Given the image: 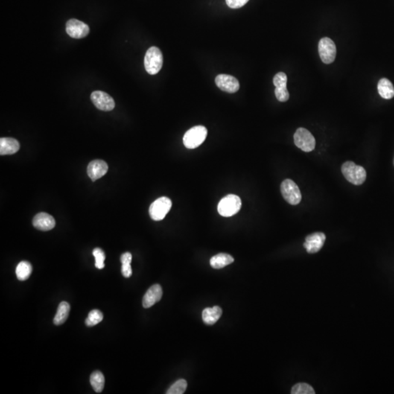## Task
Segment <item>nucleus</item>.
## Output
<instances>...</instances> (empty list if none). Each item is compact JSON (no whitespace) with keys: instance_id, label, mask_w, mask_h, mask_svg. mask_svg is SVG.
Wrapping results in <instances>:
<instances>
[{"instance_id":"obj_6","label":"nucleus","mask_w":394,"mask_h":394,"mask_svg":"<svg viewBox=\"0 0 394 394\" xmlns=\"http://www.w3.org/2000/svg\"><path fill=\"white\" fill-rule=\"evenodd\" d=\"M172 208V201L168 197H162L156 199L149 208V214L153 220H163Z\"/></svg>"},{"instance_id":"obj_18","label":"nucleus","mask_w":394,"mask_h":394,"mask_svg":"<svg viewBox=\"0 0 394 394\" xmlns=\"http://www.w3.org/2000/svg\"><path fill=\"white\" fill-rule=\"evenodd\" d=\"M377 90L380 97L390 100L394 97V87L392 82L387 78H382L377 85Z\"/></svg>"},{"instance_id":"obj_29","label":"nucleus","mask_w":394,"mask_h":394,"mask_svg":"<svg viewBox=\"0 0 394 394\" xmlns=\"http://www.w3.org/2000/svg\"><path fill=\"white\" fill-rule=\"evenodd\" d=\"M249 0H226V4L232 9L243 7Z\"/></svg>"},{"instance_id":"obj_17","label":"nucleus","mask_w":394,"mask_h":394,"mask_svg":"<svg viewBox=\"0 0 394 394\" xmlns=\"http://www.w3.org/2000/svg\"><path fill=\"white\" fill-rule=\"evenodd\" d=\"M222 309L218 306L208 307L202 312V320L207 325H214L220 319L222 316Z\"/></svg>"},{"instance_id":"obj_28","label":"nucleus","mask_w":394,"mask_h":394,"mask_svg":"<svg viewBox=\"0 0 394 394\" xmlns=\"http://www.w3.org/2000/svg\"><path fill=\"white\" fill-rule=\"evenodd\" d=\"M275 96L277 100L281 103H285L289 99V93L287 88H275Z\"/></svg>"},{"instance_id":"obj_8","label":"nucleus","mask_w":394,"mask_h":394,"mask_svg":"<svg viewBox=\"0 0 394 394\" xmlns=\"http://www.w3.org/2000/svg\"><path fill=\"white\" fill-rule=\"evenodd\" d=\"M319 52L321 59L323 63H332L337 55V48L332 39L328 37H323L319 41Z\"/></svg>"},{"instance_id":"obj_30","label":"nucleus","mask_w":394,"mask_h":394,"mask_svg":"<svg viewBox=\"0 0 394 394\" xmlns=\"http://www.w3.org/2000/svg\"><path fill=\"white\" fill-rule=\"evenodd\" d=\"M121 272H122L123 276L125 278H130L132 275V269L131 267V264H122L121 267Z\"/></svg>"},{"instance_id":"obj_10","label":"nucleus","mask_w":394,"mask_h":394,"mask_svg":"<svg viewBox=\"0 0 394 394\" xmlns=\"http://www.w3.org/2000/svg\"><path fill=\"white\" fill-rule=\"evenodd\" d=\"M91 100L94 106L100 110L111 111L115 107V102L112 97L102 91H95L91 94Z\"/></svg>"},{"instance_id":"obj_4","label":"nucleus","mask_w":394,"mask_h":394,"mask_svg":"<svg viewBox=\"0 0 394 394\" xmlns=\"http://www.w3.org/2000/svg\"><path fill=\"white\" fill-rule=\"evenodd\" d=\"M241 206V199L238 196L229 194L219 202L217 211L223 217H231L240 211Z\"/></svg>"},{"instance_id":"obj_16","label":"nucleus","mask_w":394,"mask_h":394,"mask_svg":"<svg viewBox=\"0 0 394 394\" xmlns=\"http://www.w3.org/2000/svg\"><path fill=\"white\" fill-rule=\"evenodd\" d=\"M20 144L18 141L13 138H2L0 139V154L12 155L18 151Z\"/></svg>"},{"instance_id":"obj_21","label":"nucleus","mask_w":394,"mask_h":394,"mask_svg":"<svg viewBox=\"0 0 394 394\" xmlns=\"http://www.w3.org/2000/svg\"><path fill=\"white\" fill-rule=\"evenodd\" d=\"M33 272V267L28 261H21L16 269V276L19 281H27Z\"/></svg>"},{"instance_id":"obj_2","label":"nucleus","mask_w":394,"mask_h":394,"mask_svg":"<svg viewBox=\"0 0 394 394\" xmlns=\"http://www.w3.org/2000/svg\"><path fill=\"white\" fill-rule=\"evenodd\" d=\"M144 68L150 74H156L161 71L163 65V56L161 50L153 46L146 52L144 59Z\"/></svg>"},{"instance_id":"obj_24","label":"nucleus","mask_w":394,"mask_h":394,"mask_svg":"<svg viewBox=\"0 0 394 394\" xmlns=\"http://www.w3.org/2000/svg\"><path fill=\"white\" fill-rule=\"evenodd\" d=\"M187 389V382L183 379L176 381L171 387L167 390V394H182L185 393Z\"/></svg>"},{"instance_id":"obj_15","label":"nucleus","mask_w":394,"mask_h":394,"mask_svg":"<svg viewBox=\"0 0 394 394\" xmlns=\"http://www.w3.org/2000/svg\"><path fill=\"white\" fill-rule=\"evenodd\" d=\"M162 288L161 286L156 284L152 286L146 292L143 299V306L144 308H150L155 304L161 300L162 297Z\"/></svg>"},{"instance_id":"obj_7","label":"nucleus","mask_w":394,"mask_h":394,"mask_svg":"<svg viewBox=\"0 0 394 394\" xmlns=\"http://www.w3.org/2000/svg\"><path fill=\"white\" fill-rule=\"evenodd\" d=\"M294 143L296 147L305 152H310L316 147V140L313 135L305 128H299L295 132Z\"/></svg>"},{"instance_id":"obj_22","label":"nucleus","mask_w":394,"mask_h":394,"mask_svg":"<svg viewBox=\"0 0 394 394\" xmlns=\"http://www.w3.org/2000/svg\"><path fill=\"white\" fill-rule=\"evenodd\" d=\"M105 377L103 374L100 371H96L93 372L90 377V383L94 392L97 393H101L104 389L105 386Z\"/></svg>"},{"instance_id":"obj_19","label":"nucleus","mask_w":394,"mask_h":394,"mask_svg":"<svg viewBox=\"0 0 394 394\" xmlns=\"http://www.w3.org/2000/svg\"><path fill=\"white\" fill-rule=\"evenodd\" d=\"M234 262V258L227 253H219L211 258V266L214 269H222Z\"/></svg>"},{"instance_id":"obj_31","label":"nucleus","mask_w":394,"mask_h":394,"mask_svg":"<svg viewBox=\"0 0 394 394\" xmlns=\"http://www.w3.org/2000/svg\"><path fill=\"white\" fill-rule=\"evenodd\" d=\"M132 260V255L130 252H126L123 253L121 256V261L122 264H131Z\"/></svg>"},{"instance_id":"obj_11","label":"nucleus","mask_w":394,"mask_h":394,"mask_svg":"<svg viewBox=\"0 0 394 394\" xmlns=\"http://www.w3.org/2000/svg\"><path fill=\"white\" fill-rule=\"evenodd\" d=\"M215 83L219 89L231 94L237 92L240 89V83L237 79L229 74H218L216 77Z\"/></svg>"},{"instance_id":"obj_13","label":"nucleus","mask_w":394,"mask_h":394,"mask_svg":"<svg viewBox=\"0 0 394 394\" xmlns=\"http://www.w3.org/2000/svg\"><path fill=\"white\" fill-rule=\"evenodd\" d=\"M108 165L106 161L103 160H94L91 161L88 166V176L92 181L101 179L107 173Z\"/></svg>"},{"instance_id":"obj_23","label":"nucleus","mask_w":394,"mask_h":394,"mask_svg":"<svg viewBox=\"0 0 394 394\" xmlns=\"http://www.w3.org/2000/svg\"><path fill=\"white\" fill-rule=\"evenodd\" d=\"M103 314L99 310H93L89 313V316L86 319L87 326L92 327L103 322Z\"/></svg>"},{"instance_id":"obj_3","label":"nucleus","mask_w":394,"mask_h":394,"mask_svg":"<svg viewBox=\"0 0 394 394\" xmlns=\"http://www.w3.org/2000/svg\"><path fill=\"white\" fill-rule=\"evenodd\" d=\"M208 130L203 126H196L187 131L183 137V144L188 149H194L203 143Z\"/></svg>"},{"instance_id":"obj_25","label":"nucleus","mask_w":394,"mask_h":394,"mask_svg":"<svg viewBox=\"0 0 394 394\" xmlns=\"http://www.w3.org/2000/svg\"><path fill=\"white\" fill-rule=\"evenodd\" d=\"M292 394H314V389L311 386L307 383H298L295 385L291 389Z\"/></svg>"},{"instance_id":"obj_14","label":"nucleus","mask_w":394,"mask_h":394,"mask_svg":"<svg viewBox=\"0 0 394 394\" xmlns=\"http://www.w3.org/2000/svg\"><path fill=\"white\" fill-rule=\"evenodd\" d=\"M33 225L36 229L46 232L54 229L56 226V221L53 216L45 213H40L36 214L33 219Z\"/></svg>"},{"instance_id":"obj_20","label":"nucleus","mask_w":394,"mask_h":394,"mask_svg":"<svg viewBox=\"0 0 394 394\" xmlns=\"http://www.w3.org/2000/svg\"><path fill=\"white\" fill-rule=\"evenodd\" d=\"M70 310H71V306H70L69 303L66 302H61L59 304V307H58L57 313H56L54 317V322L55 325H62V324L66 322L68 316H69Z\"/></svg>"},{"instance_id":"obj_12","label":"nucleus","mask_w":394,"mask_h":394,"mask_svg":"<svg viewBox=\"0 0 394 394\" xmlns=\"http://www.w3.org/2000/svg\"><path fill=\"white\" fill-rule=\"evenodd\" d=\"M325 235L322 232H316L307 236L304 243V247L309 253L319 252L325 243Z\"/></svg>"},{"instance_id":"obj_32","label":"nucleus","mask_w":394,"mask_h":394,"mask_svg":"<svg viewBox=\"0 0 394 394\" xmlns=\"http://www.w3.org/2000/svg\"></svg>"},{"instance_id":"obj_27","label":"nucleus","mask_w":394,"mask_h":394,"mask_svg":"<svg viewBox=\"0 0 394 394\" xmlns=\"http://www.w3.org/2000/svg\"><path fill=\"white\" fill-rule=\"evenodd\" d=\"M287 75L284 72H278L273 78V83L276 88L287 87Z\"/></svg>"},{"instance_id":"obj_9","label":"nucleus","mask_w":394,"mask_h":394,"mask_svg":"<svg viewBox=\"0 0 394 394\" xmlns=\"http://www.w3.org/2000/svg\"><path fill=\"white\" fill-rule=\"evenodd\" d=\"M89 27L79 20H69L66 24V32L68 36L74 39L86 37L89 33Z\"/></svg>"},{"instance_id":"obj_1","label":"nucleus","mask_w":394,"mask_h":394,"mask_svg":"<svg viewBox=\"0 0 394 394\" xmlns=\"http://www.w3.org/2000/svg\"><path fill=\"white\" fill-rule=\"evenodd\" d=\"M342 173L347 180L354 185H361L366 180V170L353 161H346L342 164Z\"/></svg>"},{"instance_id":"obj_26","label":"nucleus","mask_w":394,"mask_h":394,"mask_svg":"<svg viewBox=\"0 0 394 394\" xmlns=\"http://www.w3.org/2000/svg\"><path fill=\"white\" fill-rule=\"evenodd\" d=\"M93 255L95 258V267L99 269L104 268L105 260H106V254L104 251L100 249H95L93 251Z\"/></svg>"},{"instance_id":"obj_5","label":"nucleus","mask_w":394,"mask_h":394,"mask_svg":"<svg viewBox=\"0 0 394 394\" xmlns=\"http://www.w3.org/2000/svg\"><path fill=\"white\" fill-rule=\"evenodd\" d=\"M281 190L283 197L287 203L292 205L300 203L302 194L298 185L292 179H287L283 181Z\"/></svg>"}]
</instances>
